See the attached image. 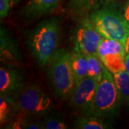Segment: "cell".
<instances>
[{"label":"cell","mask_w":129,"mask_h":129,"mask_svg":"<svg viewBox=\"0 0 129 129\" xmlns=\"http://www.w3.org/2000/svg\"><path fill=\"white\" fill-rule=\"evenodd\" d=\"M60 40V21L58 17L45 19L27 34L29 50L37 65L44 68L50 62L58 50Z\"/></svg>","instance_id":"1"},{"label":"cell","mask_w":129,"mask_h":129,"mask_svg":"<svg viewBox=\"0 0 129 129\" xmlns=\"http://www.w3.org/2000/svg\"><path fill=\"white\" fill-rule=\"evenodd\" d=\"M90 18L102 37L124 43L129 35V27L125 21L122 12L113 3L97 7L90 13Z\"/></svg>","instance_id":"2"},{"label":"cell","mask_w":129,"mask_h":129,"mask_svg":"<svg viewBox=\"0 0 129 129\" xmlns=\"http://www.w3.org/2000/svg\"><path fill=\"white\" fill-rule=\"evenodd\" d=\"M70 52L58 49L49 63V77L56 95L62 100L70 98L75 87V80L70 58Z\"/></svg>","instance_id":"3"},{"label":"cell","mask_w":129,"mask_h":129,"mask_svg":"<svg viewBox=\"0 0 129 129\" xmlns=\"http://www.w3.org/2000/svg\"><path fill=\"white\" fill-rule=\"evenodd\" d=\"M122 97L113 75L103 64V75L95 98L94 115L101 118H111L118 113Z\"/></svg>","instance_id":"4"},{"label":"cell","mask_w":129,"mask_h":129,"mask_svg":"<svg viewBox=\"0 0 129 129\" xmlns=\"http://www.w3.org/2000/svg\"><path fill=\"white\" fill-rule=\"evenodd\" d=\"M17 103L18 106L17 115L32 119L45 116L52 108L50 98L37 84L26 86Z\"/></svg>","instance_id":"5"},{"label":"cell","mask_w":129,"mask_h":129,"mask_svg":"<svg viewBox=\"0 0 129 129\" xmlns=\"http://www.w3.org/2000/svg\"><path fill=\"white\" fill-rule=\"evenodd\" d=\"M101 39V35L94 27L90 16L80 19L71 35L74 50L85 55H97Z\"/></svg>","instance_id":"6"},{"label":"cell","mask_w":129,"mask_h":129,"mask_svg":"<svg viewBox=\"0 0 129 129\" xmlns=\"http://www.w3.org/2000/svg\"><path fill=\"white\" fill-rule=\"evenodd\" d=\"M99 83L86 76L75 85L70 97V103L73 111L80 115H94L95 98Z\"/></svg>","instance_id":"7"},{"label":"cell","mask_w":129,"mask_h":129,"mask_svg":"<svg viewBox=\"0 0 129 129\" xmlns=\"http://www.w3.org/2000/svg\"><path fill=\"white\" fill-rule=\"evenodd\" d=\"M97 55L112 74L125 70L124 60L126 53L123 42L102 37Z\"/></svg>","instance_id":"8"},{"label":"cell","mask_w":129,"mask_h":129,"mask_svg":"<svg viewBox=\"0 0 129 129\" xmlns=\"http://www.w3.org/2000/svg\"><path fill=\"white\" fill-rule=\"evenodd\" d=\"M26 79L15 66L2 64L0 68V95L17 101L26 88Z\"/></svg>","instance_id":"9"},{"label":"cell","mask_w":129,"mask_h":129,"mask_svg":"<svg viewBox=\"0 0 129 129\" xmlns=\"http://www.w3.org/2000/svg\"><path fill=\"white\" fill-rule=\"evenodd\" d=\"M0 59L5 65L18 67L22 57L18 45L5 28L0 29Z\"/></svg>","instance_id":"10"},{"label":"cell","mask_w":129,"mask_h":129,"mask_svg":"<svg viewBox=\"0 0 129 129\" xmlns=\"http://www.w3.org/2000/svg\"><path fill=\"white\" fill-rule=\"evenodd\" d=\"M62 0H29L20 11L26 19H35L54 12Z\"/></svg>","instance_id":"11"},{"label":"cell","mask_w":129,"mask_h":129,"mask_svg":"<svg viewBox=\"0 0 129 129\" xmlns=\"http://www.w3.org/2000/svg\"><path fill=\"white\" fill-rule=\"evenodd\" d=\"M70 63L76 84L80 80L88 76L87 55L73 50L70 55Z\"/></svg>","instance_id":"12"},{"label":"cell","mask_w":129,"mask_h":129,"mask_svg":"<svg viewBox=\"0 0 129 129\" xmlns=\"http://www.w3.org/2000/svg\"><path fill=\"white\" fill-rule=\"evenodd\" d=\"M18 113L17 101L4 95H0V123L1 125L8 123Z\"/></svg>","instance_id":"13"},{"label":"cell","mask_w":129,"mask_h":129,"mask_svg":"<svg viewBox=\"0 0 129 129\" xmlns=\"http://www.w3.org/2000/svg\"><path fill=\"white\" fill-rule=\"evenodd\" d=\"M76 128L79 129H106L109 128L103 118L95 115H80L75 123Z\"/></svg>","instance_id":"14"},{"label":"cell","mask_w":129,"mask_h":129,"mask_svg":"<svg viewBox=\"0 0 129 129\" xmlns=\"http://www.w3.org/2000/svg\"><path fill=\"white\" fill-rule=\"evenodd\" d=\"M5 128L11 129H41L42 122L36 119L29 118L22 115H17L12 120L7 123Z\"/></svg>","instance_id":"15"},{"label":"cell","mask_w":129,"mask_h":129,"mask_svg":"<svg viewBox=\"0 0 129 129\" xmlns=\"http://www.w3.org/2000/svg\"><path fill=\"white\" fill-rule=\"evenodd\" d=\"M113 75L120 92L122 100L129 106V73L125 70H123L113 74Z\"/></svg>","instance_id":"16"},{"label":"cell","mask_w":129,"mask_h":129,"mask_svg":"<svg viewBox=\"0 0 129 129\" xmlns=\"http://www.w3.org/2000/svg\"><path fill=\"white\" fill-rule=\"evenodd\" d=\"M87 57L88 75L100 83L103 75V64L97 55H87Z\"/></svg>","instance_id":"17"},{"label":"cell","mask_w":129,"mask_h":129,"mask_svg":"<svg viewBox=\"0 0 129 129\" xmlns=\"http://www.w3.org/2000/svg\"><path fill=\"white\" fill-rule=\"evenodd\" d=\"M42 126L43 129H66L68 128L63 118L57 113L47 114L42 122Z\"/></svg>","instance_id":"18"},{"label":"cell","mask_w":129,"mask_h":129,"mask_svg":"<svg viewBox=\"0 0 129 129\" xmlns=\"http://www.w3.org/2000/svg\"><path fill=\"white\" fill-rule=\"evenodd\" d=\"M98 0H70L69 7L75 12H79L83 9L89 8V7L94 4Z\"/></svg>","instance_id":"19"},{"label":"cell","mask_w":129,"mask_h":129,"mask_svg":"<svg viewBox=\"0 0 129 129\" xmlns=\"http://www.w3.org/2000/svg\"><path fill=\"white\" fill-rule=\"evenodd\" d=\"M12 5L9 0H0V17L5 18L9 13Z\"/></svg>","instance_id":"20"},{"label":"cell","mask_w":129,"mask_h":129,"mask_svg":"<svg viewBox=\"0 0 129 129\" xmlns=\"http://www.w3.org/2000/svg\"><path fill=\"white\" fill-rule=\"evenodd\" d=\"M123 16L125 19V22L129 27V0H127L123 9Z\"/></svg>","instance_id":"21"},{"label":"cell","mask_w":129,"mask_h":129,"mask_svg":"<svg viewBox=\"0 0 129 129\" xmlns=\"http://www.w3.org/2000/svg\"><path fill=\"white\" fill-rule=\"evenodd\" d=\"M125 64V70L127 71L129 73V55H126L125 57L124 60Z\"/></svg>","instance_id":"22"},{"label":"cell","mask_w":129,"mask_h":129,"mask_svg":"<svg viewBox=\"0 0 129 129\" xmlns=\"http://www.w3.org/2000/svg\"><path fill=\"white\" fill-rule=\"evenodd\" d=\"M124 45L126 55H129V35H128V37H126L125 40Z\"/></svg>","instance_id":"23"},{"label":"cell","mask_w":129,"mask_h":129,"mask_svg":"<svg viewBox=\"0 0 129 129\" xmlns=\"http://www.w3.org/2000/svg\"><path fill=\"white\" fill-rule=\"evenodd\" d=\"M9 1H10L11 5H12V6H14V5H17L20 0H9Z\"/></svg>","instance_id":"24"}]
</instances>
